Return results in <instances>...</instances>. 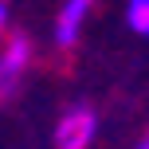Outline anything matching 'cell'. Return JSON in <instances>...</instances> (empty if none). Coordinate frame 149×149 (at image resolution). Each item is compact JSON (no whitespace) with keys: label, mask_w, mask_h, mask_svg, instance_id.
Wrapping results in <instances>:
<instances>
[{"label":"cell","mask_w":149,"mask_h":149,"mask_svg":"<svg viewBox=\"0 0 149 149\" xmlns=\"http://www.w3.org/2000/svg\"><path fill=\"white\" fill-rule=\"evenodd\" d=\"M94 130H98V118L90 110H71L55 126V145L59 149H86L94 141Z\"/></svg>","instance_id":"cell-1"},{"label":"cell","mask_w":149,"mask_h":149,"mask_svg":"<svg viewBox=\"0 0 149 149\" xmlns=\"http://www.w3.org/2000/svg\"><path fill=\"white\" fill-rule=\"evenodd\" d=\"M4 20H8V8H4V0H0V28H4Z\"/></svg>","instance_id":"cell-5"},{"label":"cell","mask_w":149,"mask_h":149,"mask_svg":"<svg viewBox=\"0 0 149 149\" xmlns=\"http://www.w3.org/2000/svg\"><path fill=\"white\" fill-rule=\"evenodd\" d=\"M90 4H94V0H67V4H63L59 20H55V43H59V47H74V39H79V31H82V20H86Z\"/></svg>","instance_id":"cell-3"},{"label":"cell","mask_w":149,"mask_h":149,"mask_svg":"<svg viewBox=\"0 0 149 149\" xmlns=\"http://www.w3.org/2000/svg\"><path fill=\"white\" fill-rule=\"evenodd\" d=\"M28 59H31V43H28L24 36H16L12 43H8V51L0 55V102L16 90V82H20L24 67H28Z\"/></svg>","instance_id":"cell-2"},{"label":"cell","mask_w":149,"mask_h":149,"mask_svg":"<svg viewBox=\"0 0 149 149\" xmlns=\"http://www.w3.org/2000/svg\"><path fill=\"white\" fill-rule=\"evenodd\" d=\"M137 149H149V134H145V137H141V145H137Z\"/></svg>","instance_id":"cell-6"},{"label":"cell","mask_w":149,"mask_h":149,"mask_svg":"<svg viewBox=\"0 0 149 149\" xmlns=\"http://www.w3.org/2000/svg\"><path fill=\"white\" fill-rule=\"evenodd\" d=\"M126 20H130V28H134L137 36H149V0H130Z\"/></svg>","instance_id":"cell-4"}]
</instances>
